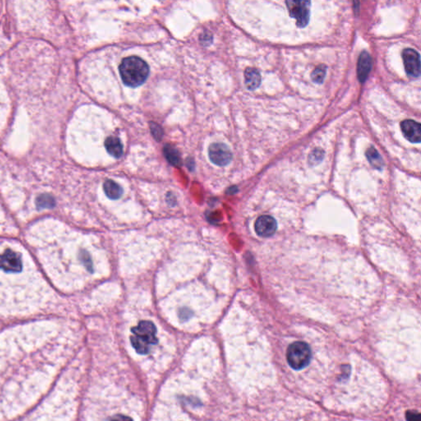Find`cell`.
Masks as SVG:
<instances>
[{
	"instance_id": "3957f363",
	"label": "cell",
	"mask_w": 421,
	"mask_h": 421,
	"mask_svg": "<svg viewBox=\"0 0 421 421\" xmlns=\"http://www.w3.org/2000/svg\"><path fill=\"white\" fill-rule=\"evenodd\" d=\"M312 353L309 345L304 341H295L289 345L286 351V359L290 368L301 370L308 365Z\"/></svg>"
},
{
	"instance_id": "2e32d148",
	"label": "cell",
	"mask_w": 421,
	"mask_h": 421,
	"mask_svg": "<svg viewBox=\"0 0 421 421\" xmlns=\"http://www.w3.org/2000/svg\"><path fill=\"white\" fill-rule=\"evenodd\" d=\"M327 69L326 65H319L313 70L311 74V79L314 83L322 84L324 82L325 77L327 75Z\"/></svg>"
},
{
	"instance_id": "5b68a950",
	"label": "cell",
	"mask_w": 421,
	"mask_h": 421,
	"mask_svg": "<svg viewBox=\"0 0 421 421\" xmlns=\"http://www.w3.org/2000/svg\"><path fill=\"white\" fill-rule=\"evenodd\" d=\"M208 156L212 163L218 166H226L232 160V152L226 144L212 143L208 148Z\"/></svg>"
},
{
	"instance_id": "d6986e66",
	"label": "cell",
	"mask_w": 421,
	"mask_h": 421,
	"mask_svg": "<svg viewBox=\"0 0 421 421\" xmlns=\"http://www.w3.org/2000/svg\"><path fill=\"white\" fill-rule=\"evenodd\" d=\"M151 129H152V133L154 138L158 141L161 139V138L163 136V133H162V129L161 127L157 124H152Z\"/></svg>"
},
{
	"instance_id": "ac0fdd59",
	"label": "cell",
	"mask_w": 421,
	"mask_h": 421,
	"mask_svg": "<svg viewBox=\"0 0 421 421\" xmlns=\"http://www.w3.org/2000/svg\"><path fill=\"white\" fill-rule=\"evenodd\" d=\"M53 201V198H51V197H49V196H43V197H41L38 199L37 204L40 207H48V206L52 207L54 204Z\"/></svg>"
},
{
	"instance_id": "8fae6325",
	"label": "cell",
	"mask_w": 421,
	"mask_h": 421,
	"mask_svg": "<svg viewBox=\"0 0 421 421\" xmlns=\"http://www.w3.org/2000/svg\"><path fill=\"white\" fill-rule=\"evenodd\" d=\"M261 74L258 69L248 68L244 71V83L246 88L250 91L255 90L260 86Z\"/></svg>"
},
{
	"instance_id": "52a82bcc",
	"label": "cell",
	"mask_w": 421,
	"mask_h": 421,
	"mask_svg": "<svg viewBox=\"0 0 421 421\" xmlns=\"http://www.w3.org/2000/svg\"><path fill=\"white\" fill-rule=\"evenodd\" d=\"M403 63L407 76L416 79L420 74V56L413 49H405L402 52Z\"/></svg>"
},
{
	"instance_id": "ffe728a7",
	"label": "cell",
	"mask_w": 421,
	"mask_h": 421,
	"mask_svg": "<svg viewBox=\"0 0 421 421\" xmlns=\"http://www.w3.org/2000/svg\"><path fill=\"white\" fill-rule=\"evenodd\" d=\"M405 418L407 421H420V414L416 411H407Z\"/></svg>"
},
{
	"instance_id": "9a60e30c",
	"label": "cell",
	"mask_w": 421,
	"mask_h": 421,
	"mask_svg": "<svg viewBox=\"0 0 421 421\" xmlns=\"http://www.w3.org/2000/svg\"><path fill=\"white\" fill-rule=\"evenodd\" d=\"M164 154H165V157H166L167 161L173 166H178L181 164L180 153L175 147H173L170 144L166 145V147L164 148Z\"/></svg>"
},
{
	"instance_id": "44dd1931",
	"label": "cell",
	"mask_w": 421,
	"mask_h": 421,
	"mask_svg": "<svg viewBox=\"0 0 421 421\" xmlns=\"http://www.w3.org/2000/svg\"><path fill=\"white\" fill-rule=\"evenodd\" d=\"M111 421H133V419L129 416H125L123 414H117L114 416Z\"/></svg>"
},
{
	"instance_id": "9c48e42d",
	"label": "cell",
	"mask_w": 421,
	"mask_h": 421,
	"mask_svg": "<svg viewBox=\"0 0 421 421\" xmlns=\"http://www.w3.org/2000/svg\"><path fill=\"white\" fill-rule=\"evenodd\" d=\"M403 135L412 143H419L421 140V126L419 123L412 120H403L400 123Z\"/></svg>"
},
{
	"instance_id": "6da1fadb",
	"label": "cell",
	"mask_w": 421,
	"mask_h": 421,
	"mask_svg": "<svg viewBox=\"0 0 421 421\" xmlns=\"http://www.w3.org/2000/svg\"><path fill=\"white\" fill-rule=\"evenodd\" d=\"M119 69L123 83L130 88H138L143 85L149 75L148 64L138 56L125 58Z\"/></svg>"
},
{
	"instance_id": "e0dca14e",
	"label": "cell",
	"mask_w": 421,
	"mask_h": 421,
	"mask_svg": "<svg viewBox=\"0 0 421 421\" xmlns=\"http://www.w3.org/2000/svg\"><path fill=\"white\" fill-rule=\"evenodd\" d=\"M323 157H324V152L322 149H320V148H316L309 155V157H308V162L311 165H317V164L320 163L322 161Z\"/></svg>"
},
{
	"instance_id": "5bb4252c",
	"label": "cell",
	"mask_w": 421,
	"mask_h": 421,
	"mask_svg": "<svg viewBox=\"0 0 421 421\" xmlns=\"http://www.w3.org/2000/svg\"><path fill=\"white\" fill-rule=\"evenodd\" d=\"M365 155L368 162L370 163L371 166H373V168L377 169V170H382V167L384 166V162H383V160H382L381 155L379 154V152H377L376 148L370 147L366 151Z\"/></svg>"
},
{
	"instance_id": "8992f818",
	"label": "cell",
	"mask_w": 421,
	"mask_h": 421,
	"mask_svg": "<svg viewBox=\"0 0 421 421\" xmlns=\"http://www.w3.org/2000/svg\"><path fill=\"white\" fill-rule=\"evenodd\" d=\"M23 269V260L19 253L7 249L0 254V270L5 272L18 273Z\"/></svg>"
},
{
	"instance_id": "30bf717a",
	"label": "cell",
	"mask_w": 421,
	"mask_h": 421,
	"mask_svg": "<svg viewBox=\"0 0 421 421\" xmlns=\"http://www.w3.org/2000/svg\"><path fill=\"white\" fill-rule=\"evenodd\" d=\"M372 65L373 62L370 55L367 51H363L359 56L357 65V74L360 83H364L368 79V74L372 69Z\"/></svg>"
},
{
	"instance_id": "7c38bea8",
	"label": "cell",
	"mask_w": 421,
	"mask_h": 421,
	"mask_svg": "<svg viewBox=\"0 0 421 421\" xmlns=\"http://www.w3.org/2000/svg\"><path fill=\"white\" fill-rule=\"evenodd\" d=\"M105 147L109 154L115 157L120 158L123 155V145L120 138L116 137H109L105 142Z\"/></svg>"
},
{
	"instance_id": "277c9868",
	"label": "cell",
	"mask_w": 421,
	"mask_h": 421,
	"mask_svg": "<svg viewBox=\"0 0 421 421\" xmlns=\"http://www.w3.org/2000/svg\"><path fill=\"white\" fill-rule=\"evenodd\" d=\"M288 12L291 18L296 20L299 28H305L309 22L310 17V5L309 1H286L285 2Z\"/></svg>"
},
{
	"instance_id": "4fadbf2b",
	"label": "cell",
	"mask_w": 421,
	"mask_h": 421,
	"mask_svg": "<svg viewBox=\"0 0 421 421\" xmlns=\"http://www.w3.org/2000/svg\"><path fill=\"white\" fill-rule=\"evenodd\" d=\"M103 189L106 195L111 200H117L122 197V187L114 180H106L104 183Z\"/></svg>"
},
{
	"instance_id": "ba28073f",
	"label": "cell",
	"mask_w": 421,
	"mask_h": 421,
	"mask_svg": "<svg viewBox=\"0 0 421 421\" xmlns=\"http://www.w3.org/2000/svg\"><path fill=\"white\" fill-rule=\"evenodd\" d=\"M277 224L272 216L263 215L257 219L255 222V231L259 236L270 237L276 232Z\"/></svg>"
},
{
	"instance_id": "7a4b0ae2",
	"label": "cell",
	"mask_w": 421,
	"mask_h": 421,
	"mask_svg": "<svg viewBox=\"0 0 421 421\" xmlns=\"http://www.w3.org/2000/svg\"><path fill=\"white\" fill-rule=\"evenodd\" d=\"M133 336H131L132 345L140 354H146L149 352L150 345L157 343L156 337L157 328L151 321H142L137 327L132 328Z\"/></svg>"
}]
</instances>
